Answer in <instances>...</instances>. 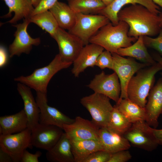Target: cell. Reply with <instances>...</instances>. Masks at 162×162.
I'll return each mask as SVG.
<instances>
[{
    "mask_svg": "<svg viewBox=\"0 0 162 162\" xmlns=\"http://www.w3.org/2000/svg\"><path fill=\"white\" fill-rule=\"evenodd\" d=\"M113 61V70L117 74L121 87L120 99L128 98L127 88L129 82L134 74L149 64L136 62L133 58H125L116 53H112Z\"/></svg>",
    "mask_w": 162,
    "mask_h": 162,
    "instance_id": "obj_7",
    "label": "cell"
},
{
    "mask_svg": "<svg viewBox=\"0 0 162 162\" xmlns=\"http://www.w3.org/2000/svg\"><path fill=\"white\" fill-rule=\"evenodd\" d=\"M118 16L119 21L128 25V35L137 39L141 36H155L161 29L158 14L140 4H132L122 9Z\"/></svg>",
    "mask_w": 162,
    "mask_h": 162,
    "instance_id": "obj_1",
    "label": "cell"
},
{
    "mask_svg": "<svg viewBox=\"0 0 162 162\" xmlns=\"http://www.w3.org/2000/svg\"><path fill=\"white\" fill-rule=\"evenodd\" d=\"M152 128L146 121L138 122L132 124L123 135L130 145L152 152L159 145L154 135Z\"/></svg>",
    "mask_w": 162,
    "mask_h": 162,
    "instance_id": "obj_8",
    "label": "cell"
},
{
    "mask_svg": "<svg viewBox=\"0 0 162 162\" xmlns=\"http://www.w3.org/2000/svg\"><path fill=\"white\" fill-rule=\"evenodd\" d=\"M111 154L104 150H98L91 153L82 162H108Z\"/></svg>",
    "mask_w": 162,
    "mask_h": 162,
    "instance_id": "obj_33",
    "label": "cell"
},
{
    "mask_svg": "<svg viewBox=\"0 0 162 162\" xmlns=\"http://www.w3.org/2000/svg\"><path fill=\"white\" fill-rule=\"evenodd\" d=\"M152 57L155 61L159 63L162 66V57L159 54H154Z\"/></svg>",
    "mask_w": 162,
    "mask_h": 162,
    "instance_id": "obj_40",
    "label": "cell"
},
{
    "mask_svg": "<svg viewBox=\"0 0 162 162\" xmlns=\"http://www.w3.org/2000/svg\"><path fill=\"white\" fill-rule=\"evenodd\" d=\"M145 108L146 122L150 126L156 128L159 125L158 118L162 115V77L150 91Z\"/></svg>",
    "mask_w": 162,
    "mask_h": 162,
    "instance_id": "obj_16",
    "label": "cell"
},
{
    "mask_svg": "<svg viewBox=\"0 0 162 162\" xmlns=\"http://www.w3.org/2000/svg\"><path fill=\"white\" fill-rule=\"evenodd\" d=\"M70 140L75 162H82L93 152L103 150L99 140Z\"/></svg>",
    "mask_w": 162,
    "mask_h": 162,
    "instance_id": "obj_26",
    "label": "cell"
},
{
    "mask_svg": "<svg viewBox=\"0 0 162 162\" xmlns=\"http://www.w3.org/2000/svg\"><path fill=\"white\" fill-rule=\"evenodd\" d=\"M30 23L29 19H24L22 23L13 25L16 30L14 34L15 39L9 46L10 57L20 56L22 53L28 54L33 46H38L40 44V38H33L28 34L27 28Z\"/></svg>",
    "mask_w": 162,
    "mask_h": 162,
    "instance_id": "obj_14",
    "label": "cell"
},
{
    "mask_svg": "<svg viewBox=\"0 0 162 162\" xmlns=\"http://www.w3.org/2000/svg\"><path fill=\"white\" fill-rule=\"evenodd\" d=\"M129 30V26L125 22L119 21L115 25L110 22L101 28L89 42L98 45L111 53H117L119 49L128 47L137 40L128 35Z\"/></svg>",
    "mask_w": 162,
    "mask_h": 162,
    "instance_id": "obj_2",
    "label": "cell"
},
{
    "mask_svg": "<svg viewBox=\"0 0 162 162\" xmlns=\"http://www.w3.org/2000/svg\"><path fill=\"white\" fill-rule=\"evenodd\" d=\"M9 8L8 12L3 18L10 17L12 12L14 17L7 22L16 24L19 20L23 19H29L34 10L31 0H2Z\"/></svg>",
    "mask_w": 162,
    "mask_h": 162,
    "instance_id": "obj_23",
    "label": "cell"
},
{
    "mask_svg": "<svg viewBox=\"0 0 162 162\" xmlns=\"http://www.w3.org/2000/svg\"><path fill=\"white\" fill-rule=\"evenodd\" d=\"M28 119L23 109L14 114L0 117V135L21 132L27 128Z\"/></svg>",
    "mask_w": 162,
    "mask_h": 162,
    "instance_id": "obj_21",
    "label": "cell"
},
{
    "mask_svg": "<svg viewBox=\"0 0 162 162\" xmlns=\"http://www.w3.org/2000/svg\"><path fill=\"white\" fill-rule=\"evenodd\" d=\"M162 70L158 62L148 68H142L136 72L128 83L127 93L128 98L140 106L145 107L150 91L154 86L156 74Z\"/></svg>",
    "mask_w": 162,
    "mask_h": 162,
    "instance_id": "obj_3",
    "label": "cell"
},
{
    "mask_svg": "<svg viewBox=\"0 0 162 162\" xmlns=\"http://www.w3.org/2000/svg\"><path fill=\"white\" fill-rule=\"evenodd\" d=\"M95 66L101 69L107 68L113 70V61L112 53L108 51L104 50L98 57Z\"/></svg>",
    "mask_w": 162,
    "mask_h": 162,
    "instance_id": "obj_31",
    "label": "cell"
},
{
    "mask_svg": "<svg viewBox=\"0 0 162 162\" xmlns=\"http://www.w3.org/2000/svg\"><path fill=\"white\" fill-rule=\"evenodd\" d=\"M58 1V0H41L34 8L31 16L49 10Z\"/></svg>",
    "mask_w": 162,
    "mask_h": 162,
    "instance_id": "obj_35",
    "label": "cell"
},
{
    "mask_svg": "<svg viewBox=\"0 0 162 162\" xmlns=\"http://www.w3.org/2000/svg\"><path fill=\"white\" fill-rule=\"evenodd\" d=\"M156 4L162 8V0H152Z\"/></svg>",
    "mask_w": 162,
    "mask_h": 162,
    "instance_id": "obj_43",
    "label": "cell"
},
{
    "mask_svg": "<svg viewBox=\"0 0 162 162\" xmlns=\"http://www.w3.org/2000/svg\"><path fill=\"white\" fill-rule=\"evenodd\" d=\"M100 128L92 121L77 116L72 123L64 124L63 129L70 140H99Z\"/></svg>",
    "mask_w": 162,
    "mask_h": 162,
    "instance_id": "obj_15",
    "label": "cell"
},
{
    "mask_svg": "<svg viewBox=\"0 0 162 162\" xmlns=\"http://www.w3.org/2000/svg\"><path fill=\"white\" fill-rule=\"evenodd\" d=\"M160 75H161V76H162V72L160 73Z\"/></svg>",
    "mask_w": 162,
    "mask_h": 162,
    "instance_id": "obj_45",
    "label": "cell"
},
{
    "mask_svg": "<svg viewBox=\"0 0 162 162\" xmlns=\"http://www.w3.org/2000/svg\"><path fill=\"white\" fill-rule=\"evenodd\" d=\"M143 40L146 46L154 49L162 57V28L158 36L155 38L148 36H143Z\"/></svg>",
    "mask_w": 162,
    "mask_h": 162,
    "instance_id": "obj_32",
    "label": "cell"
},
{
    "mask_svg": "<svg viewBox=\"0 0 162 162\" xmlns=\"http://www.w3.org/2000/svg\"><path fill=\"white\" fill-rule=\"evenodd\" d=\"M31 88L20 82L17 85L18 92L23 100V109L28 119L27 128L31 130L39 123L40 110Z\"/></svg>",
    "mask_w": 162,
    "mask_h": 162,
    "instance_id": "obj_20",
    "label": "cell"
},
{
    "mask_svg": "<svg viewBox=\"0 0 162 162\" xmlns=\"http://www.w3.org/2000/svg\"><path fill=\"white\" fill-rule=\"evenodd\" d=\"M110 98L103 94L94 92L82 98L80 102L88 111L92 121L99 128L107 127L113 109Z\"/></svg>",
    "mask_w": 162,
    "mask_h": 162,
    "instance_id": "obj_5",
    "label": "cell"
},
{
    "mask_svg": "<svg viewBox=\"0 0 162 162\" xmlns=\"http://www.w3.org/2000/svg\"><path fill=\"white\" fill-rule=\"evenodd\" d=\"M31 130L32 146L47 151L55 146L64 132L62 128L58 126L40 123Z\"/></svg>",
    "mask_w": 162,
    "mask_h": 162,
    "instance_id": "obj_10",
    "label": "cell"
},
{
    "mask_svg": "<svg viewBox=\"0 0 162 162\" xmlns=\"http://www.w3.org/2000/svg\"><path fill=\"white\" fill-rule=\"evenodd\" d=\"M68 4L76 14H99L106 6L100 0H67Z\"/></svg>",
    "mask_w": 162,
    "mask_h": 162,
    "instance_id": "obj_28",
    "label": "cell"
},
{
    "mask_svg": "<svg viewBox=\"0 0 162 162\" xmlns=\"http://www.w3.org/2000/svg\"><path fill=\"white\" fill-rule=\"evenodd\" d=\"M152 130L158 144L162 145V129H158L152 128Z\"/></svg>",
    "mask_w": 162,
    "mask_h": 162,
    "instance_id": "obj_38",
    "label": "cell"
},
{
    "mask_svg": "<svg viewBox=\"0 0 162 162\" xmlns=\"http://www.w3.org/2000/svg\"><path fill=\"white\" fill-rule=\"evenodd\" d=\"M52 38L58 44V54L68 62L73 63L84 46L79 38L60 27Z\"/></svg>",
    "mask_w": 162,
    "mask_h": 162,
    "instance_id": "obj_11",
    "label": "cell"
},
{
    "mask_svg": "<svg viewBox=\"0 0 162 162\" xmlns=\"http://www.w3.org/2000/svg\"><path fill=\"white\" fill-rule=\"evenodd\" d=\"M47 151L46 157L49 161L75 162L70 140L64 132L55 146Z\"/></svg>",
    "mask_w": 162,
    "mask_h": 162,
    "instance_id": "obj_22",
    "label": "cell"
},
{
    "mask_svg": "<svg viewBox=\"0 0 162 162\" xmlns=\"http://www.w3.org/2000/svg\"><path fill=\"white\" fill-rule=\"evenodd\" d=\"M132 124L140 121H146V113L142 107L128 98L119 99L114 106Z\"/></svg>",
    "mask_w": 162,
    "mask_h": 162,
    "instance_id": "obj_27",
    "label": "cell"
},
{
    "mask_svg": "<svg viewBox=\"0 0 162 162\" xmlns=\"http://www.w3.org/2000/svg\"><path fill=\"white\" fill-rule=\"evenodd\" d=\"M159 14V16L160 18V26L161 28H162V12H160Z\"/></svg>",
    "mask_w": 162,
    "mask_h": 162,
    "instance_id": "obj_44",
    "label": "cell"
},
{
    "mask_svg": "<svg viewBox=\"0 0 162 162\" xmlns=\"http://www.w3.org/2000/svg\"><path fill=\"white\" fill-rule=\"evenodd\" d=\"M31 133L32 130L27 128L19 133L0 135V148L10 156L14 162H20L24 151L32 146Z\"/></svg>",
    "mask_w": 162,
    "mask_h": 162,
    "instance_id": "obj_9",
    "label": "cell"
},
{
    "mask_svg": "<svg viewBox=\"0 0 162 162\" xmlns=\"http://www.w3.org/2000/svg\"><path fill=\"white\" fill-rule=\"evenodd\" d=\"M29 20L30 23L36 24L52 37L59 27L55 18L49 10L35 14L31 16Z\"/></svg>",
    "mask_w": 162,
    "mask_h": 162,
    "instance_id": "obj_29",
    "label": "cell"
},
{
    "mask_svg": "<svg viewBox=\"0 0 162 162\" xmlns=\"http://www.w3.org/2000/svg\"><path fill=\"white\" fill-rule=\"evenodd\" d=\"M128 4H140L155 14H158L160 13L159 7L152 0H114L111 4L103 9L99 14L105 16L113 25H116L119 22L118 13L124 6Z\"/></svg>",
    "mask_w": 162,
    "mask_h": 162,
    "instance_id": "obj_18",
    "label": "cell"
},
{
    "mask_svg": "<svg viewBox=\"0 0 162 162\" xmlns=\"http://www.w3.org/2000/svg\"><path fill=\"white\" fill-rule=\"evenodd\" d=\"M8 56L7 50L4 46H0V68H2L5 67L8 61Z\"/></svg>",
    "mask_w": 162,
    "mask_h": 162,
    "instance_id": "obj_37",
    "label": "cell"
},
{
    "mask_svg": "<svg viewBox=\"0 0 162 162\" xmlns=\"http://www.w3.org/2000/svg\"><path fill=\"white\" fill-rule=\"evenodd\" d=\"M110 22L100 14H76L75 23L68 32L79 38L85 45L88 44L91 38L102 27Z\"/></svg>",
    "mask_w": 162,
    "mask_h": 162,
    "instance_id": "obj_6",
    "label": "cell"
},
{
    "mask_svg": "<svg viewBox=\"0 0 162 162\" xmlns=\"http://www.w3.org/2000/svg\"><path fill=\"white\" fill-rule=\"evenodd\" d=\"M42 153L37 151L34 154L30 153L25 149L22 155L21 162H38V158L42 155Z\"/></svg>",
    "mask_w": 162,
    "mask_h": 162,
    "instance_id": "obj_36",
    "label": "cell"
},
{
    "mask_svg": "<svg viewBox=\"0 0 162 162\" xmlns=\"http://www.w3.org/2000/svg\"><path fill=\"white\" fill-rule=\"evenodd\" d=\"M117 53L122 56H127L135 58L142 63L150 65L156 63L147 51L144 42L143 36H139L134 44L128 47L119 49Z\"/></svg>",
    "mask_w": 162,
    "mask_h": 162,
    "instance_id": "obj_24",
    "label": "cell"
},
{
    "mask_svg": "<svg viewBox=\"0 0 162 162\" xmlns=\"http://www.w3.org/2000/svg\"><path fill=\"white\" fill-rule=\"evenodd\" d=\"M49 10L53 15L59 27L69 31L74 25L76 14L68 4L58 1Z\"/></svg>",
    "mask_w": 162,
    "mask_h": 162,
    "instance_id": "obj_25",
    "label": "cell"
},
{
    "mask_svg": "<svg viewBox=\"0 0 162 162\" xmlns=\"http://www.w3.org/2000/svg\"><path fill=\"white\" fill-rule=\"evenodd\" d=\"M132 123L114 106L107 128L123 135L129 129Z\"/></svg>",
    "mask_w": 162,
    "mask_h": 162,
    "instance_id": "obj_30",
    "label": "cell"
},
{
    "mask_svg": "<svg viewBox=\"0 0 162 162\" xmlns=\"http://www.w3.org/2000/svg\"><path fill=\"white\" fill-rule=\"evenodd\" d=\"M72 64L64 60L58 54L48 65L35 70L29 76L15 78L14 80L26 85L36 92L47 94V87L52 77L58 72L68 68Z\"/></svg>",
    "mask_w": 162,
    "mask_h": 162,
    "instance_id": "obj_4",
    "label": "cell"
},
{
    "mask_svg": "<svg viewBox=\"0 0 162 162\" xmlns=\"http://www.w3.org/2000/svg\"><path fill=\"white\" fill-rule=\"evenodd\" d=\"M36 100L40 110L39 123L53 125L63 129L64 124L72 123L74 121L56 108L47 104V94L36 92Z\"/></svg>",
    "mask_w": 162,
    "mask_h": 162,
    "instance_id": "obj_13",
    "label": "cell"
},
{
    "mask_svg": "<svg viewBox=\"0 0 162 162\" xmlns=\"http://www.w3.org/2000/svg\"><path fill=\"white\" fill-rule=\"evenodd\" d=\"M131 158L128 150H122L112 154L108 162H126Z\"/></svg>",
    "mask_w": 162,
    "mask_h": 162,
    "instance_id": "obj_34",
    "label": "cell"
},
{
    "mask_svg": "<svg viewBox=\"0 0 162 162\" xmlns=\"http://www.w3.org/2000/svg\"><path fill=\"white\" fill-rule=\"evenodd\" d=\"M13 160L10 156L0 148V162H12Z\"/></svg>",
    "mask_w": 162,
    "mask_h": 162,
    "instance_id": "obj_39",
    "label": "cell"
},
{
    "mask_svg": "<svg viewBox=\"0 0 162 162\" xmlns=\"http://www.w3.org/2000/svg\"><path fill=\"white\" fill-rule=\"evenodd\" d=\"M106 5V6H108L111 4L114 0H100Z\"/></svg>",
    "mask_w": 162,
    "mask_h": 162,
    "instance_id": "obj_41",
    "label": "cell"
},
{
    "mask_svg": "<svg viewBox=\"0 0 162 162\" xmlns=\"http://www.w3.org/2000/svg\"><path fill=\"white\" fill-rule=\"evenodd\" d=\"M34 7H36L41 0H31Z\"/></svg>",
    "mask_w": 162,
    "mask_h": 162,
    "instance_id": "obj_42",
    "label": "cell"
},
{
    "mask_svg": "<svg viewBox=\"0 0 162 162\" xmlns=\"http://www.w3.org/2000/svg\"><path fill=\"white\" fill-rule=\"evenodd\" d=\"M87 86L94 92L105 95L116 103L120 99L121 85L118 77L115 72L106 74L102 71L96 75Z\"/></svg>",
    "mask_w": 162,
    "mask_h": 162,
    "instance_id": "obj_12",
    "label": "cell"
},
{
    "mask_svg": "<svg viewBox=\"0 0 162 162\" xmlns=\"http://www.w3.org/2000/svg\"><path fill=\"white\" fill-rule=\"evenodd\" d=\"M104 50L102 46L94 44L85 45L73 62L72 74L75 77H78L87 68L94 67L98 57Z\"/></svg>",
    "mask_w": 162,
    "mask_h": 162,
    "instance_id": "obj_17",
    "label": "cell"
},
{
    "mask_svg": "<svg viewBox=\"0 0 162 162\" xmlns=\"http://www.w3.org/2000/svg\"><path fill=\"white\" fill-rule=\"evenodd\" d=\"M99 136L103 150L110 153L128 150L130 147V144L123 135L107 127L100 128Z\"/></svg>",
    "mask_w": 162,
    "mask_h": 162,
    "instance_id": "obj_19",
    "label": "cell"
}]
</instances>
